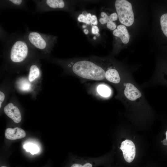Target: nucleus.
<instances>
[{"label": "nucleus", "mask_w": 167, "mask_h": 167, "mask_svg": "<svg viewBox=\"0 0 167 167\" xmlns=\"http://www.w3.org/2000/svg\"><path fill=\"white\" fill-rule=\"evenodd\" d=\"M33 1L36 6L34 13L67 9L68 7L67 3L63 0H35Z\"/></svg>", "instance_id": "nucleus-5"}, {"label": "nucleus", "mask_w": 167, "mask_h": 167, "mask_svg": "<svg viewBox=\"0 0 167 167\" xmlns=\"http://www.w3.org/2000/svg\"><path fill=\"white\" fill-rule=\"evenodd\" d=\"M86 27V26L85 25H83V28H85Z\"/></svg>", "instance_id": "nucleus-29"}, {"label": "nucleus", "mask_w": 167, "mask_h": 167, "mask_svg": "<svg viewBox=\"0 0 167 167\" xmlns=\"http://www.w3.org/2000/svg\"><path fill=\"white\" fill-rule=\"evenodd\" d=\"M93 39L94 40H96V37L95 36H94L93 38Z\"/></svg>", "instance_id": "nucleus-31"}, {"label": "nucleus", "mask_w": 167, "mask_h": 167, "mask_svg": "<svg viewBox=\"0 0 167 167\" xmlns=\"http://www.w3.org/2000/svg\"><path fill=\"white\" fill-rule=\"evenodd\" d=\"M90 21L92 24L96 26L98 24V21L96 16L94 15H92Z\"/></svg>", "instance_id": "nucleus-22"}, {"label": "nucleus", "mask_w": 167, "mask_h": 167, "mask_svg": "<svg viewBox=\"0 0 167 167\" xmlns=\"http://www.w3.org/2000/svg\"><path fill=\"white\" fill-rule=\"evenodd\" d=\"M115 6L120 22L126 26L132 25L134 17L131 3L126 0H117Z\"/></svg>", "instance_id": "nucleus-4"}, {"label": "nucleus", "mask_w": 167, "mask_h": 167, "mask_svg": "<svg viewBox=\"0 0 167 167\" xmlns=\"http://www.w3.org/2000/svg\"><path fill=\"white\" fill-rule=\"evenodd\" d=\"M96 163L90 161L75 162L73 163L70 167H94Z\"/></svg>", "instance_id": "nucleus-17"}, {"label": "nucleus", "mask_w": 167, "mask_h": 167, "mask_svg": "<svg viewBox=\"0 0 167 167\" xmlns=\"http://www.w3.org/2000/svg\"><path fill=\"white\" fill-rule=\"evenodd\" d=\"M26 133L23 129L18 127L14 128H8L6 130L5 136L6 138L10 140H15L24 138Z\"/></svg>", "instance_id": "nucleus-9"}, {"label": "nucleus", "mask_w": 167, "mask_h": 167, "mask_svg": "<svg viewBox=\"0 0 167 167\" xmlns=\"http://www.w3.org/2000/svg\"><path fill=\"white\" fill-rule=\"evenodd\" d=\"M165 134H166V139L167 140V131H166V132L165 133Z\"/></svg>", "instance_id": "nucleus-30"}, {"label": "nucleus", "mask_w": 167, "mask_h": 167, "mask_svg": "<svg viewBox=\"0 0 167 167\" xmlns=\"http://www.w3.org/2000/svg\"><path fill=\"white\" fill-rule=\"evenodd\" d=\"M3 49L11 62L16 64L23 62L30 54L36 52L24 35L18 33L13 34L6 39Z\"/></svg>", "instance_id": "nucleus-1"}, {"label": "nucleus", "mask_w": 167, "mask_h": 167, "mask_svg": "<svg viewBox=\"0 0 167 167\" xmlns=\"http://www.w3.org/2000/svg\"><path fill=\"white\" fill-rule=\"evenodd\" d=\"M92 15L90 13H88L87 15V19L89 20H90L91 18L92 17Z\"/></svg>", "instance_id": "nucleus-25"}, {"label": "nucleus", "mask_w": 167, "mask_h": 167, "mask_svg": "<svg viewBox=\"0 0 167 167\" xmlns=\"http://www.w3.org/2000/svg\"><path fill=\"white\" fill-rule=\"evenodd\" d=\"M0 6L2 9L13 8L26 9V2L25 0H5L0 1Z\"/></svg>", "instance_id": "nucleus-8"}, {"label": "nucleus", "mask_w": 167, "mask_h": 167, "mask_svg": "<svg viewBox=\"0 0 167 167\" xmlns=\"http://www.w3.org/2000/svg\"><path fill=\"white\" fill-rule=\"evenodd\" d=\"M124 93L126 98L131 101H135L141 96L140 91L134 85L130 83L126 84Z\"/></svg>", "instance_id": "nucleus-10"}, {"label": "nucleus", "mask_w": 167, "mask_h": 167, "mask_svg": "<svg viewBox=\"0 0 167 167\" xmlns=\"http://www.w3.org/2000/svg\"><path fill=\"white\" fill-rule=\"evenodd\" d=\"M163 143L164 145H167V140L166 139H165L163 140Z\"/></svg>", "instance_id": "nucleus-27"}, {"label": "nucleus", "mask_w": 167, "mask_h": 167, "mask_svg": "<svg viewBox=\"0 0 167 167\" xmlns=\"http://www.w3.org/2000/svg\"><path fill=\"white\" fill-rule=\"evenodd\" d=\"M99 32V29L97 26L96 25L92 26V34L96 35L97 36H99L100 35Z\"/></svg>", "instance_id": "nucleus-23"}, {"label": "nucleus", "mask_w": 167, "mask_h": 167, "mask_svg": "<svg viewBox=\"0 0 167 167\" xmlns=\"http://www.w3.org/2000/svg\"><path fill=\"white\" fill-rule=\"evenodd\" d=\"M5 99V95L3 92H0V108H1V105Z\"/></svg>", "instance_id": "nucleus-24"}, {"label": "nucleus", "mask_w": 167, "mask_h": 167, "mask_svg": "<svg viewBox=\"0 0 167 167\" xmlns=\"http://www.w3.org/2000/svg\"><path fill=\"white\" fill-rule=\"evenodd\" d=\"M78 20L80 22H82L87 24H90V20H89L87 17L85 16L83 14H80L78 18Z\"/></svg>", "instance_id": "nucleus-20"}, {"label": "nucleus", "mask_w": 167, "mask_h": 167, "mask_svg": "<svg viewBox=\"0 0 167 167\" xmlns=\"http://www.w3.org/2000/svg\"><path fill=\"white\" fill-rule=\"evenodd\" d=\"M0 167H7V166H1Z\"/></svg>", "instance_id": "nucleus-32"}, {"label": "nucleus", "mask_w": 167, "mask_h": 167, "mask_svg": "<svg viewBox=\"0 0 167 167\" xmlns=\"http://www.w3.org/2000/svg\"><path fill=\"white\" fill-rule=\"evenodd\" d=\"M5 113L16 123H19L21 120L20 112L18 108L12 103H9L4 109Z\"/></svg>", "instance_id": "nucleus-7"}, {"label": "nucleus", "mask_w": 167, "mask_h": 167, "mask_svg": "<svg viewBox=\"0 0 167 167\" xmlns=\"http://www.w3.org/2000/svg\"><path fill=\"white\" fill-rule=\"evenodd\" d=\"M106 26L108 28L112 30H114L116 27V24L112 21L107 23Z\"/></svg>", "instance_id": "nucleus-21"}, {"label": "nucleus", "mask_w": 167, "mask_h": 167, "mask_svg": "<svg viewBox=\"0 0 167 167\" xmlns=\"http://www.w3.org/2000/svg\"><path fill=\"white\" fill-rule=\"evenodd\" d=\"M73 72L76 75L86 79L99 81L105 78V71L98 64L87 60L78 61L72 66Z\"/></svg>", "instance_id": "nucleus-3"}, {"label": "nucleus", "mask_w": 167, "mask_h": 167, "mask_svg": "<svg viewBox=\"0 0 167 167\" xmlns=\"http://www.w3.org/2000/svg\"><path fill=\"white\" fill-rule=\"evenodd\" d=\"M84 32L85 34H88V31L87 29H84Z\"/></svg>", "instance_id": "nucleus-26"}, {"label": "nucleus", "mask_w": 167, "mask_h": 167, "mask_svg": "<svg viewBox=\"0 0 167 167\" xmlns=\"http://www.w3.org/2000/svg\"><path fill=\"white\" fill-rule=\"evenodd\" d=\"M120 148L122 152L126 161L128 163L132 162L136 154V148L134 143L131 140L126 139L122 142Z\"/></svg>", "instance_id": "nucleus-6"}, {"label": "nucleus", "mask_w": 167, "mask_h": 167, "mask_svg": "<svg viewBox=\"0 0 167 167\" xmlns=\"http://www.w3.org/2000/svg\"><path fill=\"white\" fill-rule=\"evenodd\" d=\"M88 14V13L86 11H84L83 12L82 14H83L85 16L87 17V15Z\"/></svg>", "instance_id": "nucleus-28"}, {"label": "nucleus", "mask_w": 167, "mask_h": 167, "mask_svg": "<svg viewBox=\"0 0 167 167\" xmlns=\"http://www.w3.org/2000/svg\"><path fill=\"white\" fill-rule=\"evenodd\" d=\"M105 78L108 81L114 84L118 83L120 81L118 71L114 68L109 69L105 71Z\"/></svg>", "instance_id": "nucleus-12"}, {"label": "nucleus", "mask_w": 167, "mask_h": 167, "mask_svg": "<svg viewBox=\"0 0 167 167\" xmlns=\"http://www.w3.org/2000/svg\"><path fill=\"white\" fill-rule=\"evenodd\" d=\"M101 17L100 19L99 20L101 24H107L111 21H116L117 19L116 15L113 13L109 16L105 12H102L101 13Z\"/></svg>", "instance_id": "nucleus-14"}, {"label": "nucleus", "mask_w": 167, "mask_h": 167, "mask_svg": "<svg viewBox=\"0 0 167 167\" xmlns=\"http://www.w3.org/2000/svg\"><path fill=\"white\" fill-rule=\"evenodd\" d=\"M23 147L27 152H30L32 155L38 153L39 151L38 146L36 144L32 143H27L25 144Z\"/></svg>", "instance_id": "nucleus-16"}, {"label": "nucleus", "mask_w": 167, "mask_h": 167, "mask_svg": "<svg viewBox=\"0 0 167 167\" xmlns=\"http://www.w3.org/2000/svg\"><path fill=\"white\" fill-rule=\"evenodd\" d=\"M114 36L120 38L122 43L126 44L129 41L130 36L125 26L123 25H119L117 28L113 31Z\"/></svg>", "instance_id": "nucleus-11"}, {"label": "nucleus", "mask_w": 167, "mask_h": 167, "mask_svg": "<svg viewBox=\"0 0 167 167\" xmlns=\"http://www.w3.org/2000/svg\"><path fill=\"white\" fill-rule=\"evenodd\" d=\"M18 86L20 90L26 91L30 89L31 84L27 79H21L19 82Z\"/></svg>", "instance_id": "nucleus-19"}, {"label": "nucleus", "mask_w": 167, "mask_h": 167, "mask_svg": "<svg viewBox=\"0 0 167 167\" xmlns=\"http://www.w3.org/2000/svg\"><path fill=\"white\" fill-rule=\"evenodd\" d=\"M97 91L99 94L102 96L107 97L110 96L111 91L110 88L104 84H100L97 88Z\"/></svg>", "instance_id": "nucleus-15"}, {"label": "nucleus", "mask_w": 167, "mask_h": 167, "mask_svg": "<svg viewBox=\"0 0 167 167\" xmlns=\"http://www.w3.org/2000/svg\"><path fill=\"white\" fill-rule=\"evenodd\" d=\"M24 37L31 47L36 52L49 54L56 44L57 37L49 34L41 33L27 29Z\"/></svg>", "instance_id": "nucleus-2"}, {"label": "nucleus", "mask_w": 167, "mask_h": 167, "mask_svg": "<svg viewBox=\"0 0 167 167\" xmlns=\"http://www.w3.org/2000/svg\"><path fill=\"white\" fill-rule=\"evenodd\" d=\"M160 24L163 33L167 37V13L161 16Z\"/></svg>", "instance_id": "nucleus-18"}, {"label": "nucleus", "mask_w": 167, "mask_h": 167, "mask_svg": "<svg viewBox=\"0 0 167 167\" xmlns=\"http://www.w3.org/2000/svg\"><path fill=\"white\" fill-rule=\"evenodd\" d=\"M40 71L38 66L36 64L31 65L29 68L28 79L31 82L34 81L39 75Z\"/></svg>", "instance_id": "nucleus-13"}]
</instances>
